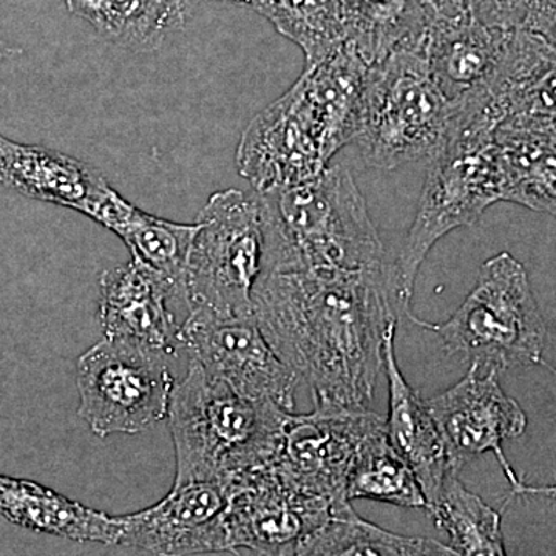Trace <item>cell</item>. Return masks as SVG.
Here are the masks:
<instances>
[{"mask_svg":"<svg viewBox=\"0 0 556 556\" xmlns=\"http://www.w3.org/2000/svg\"><path fill=\"white\" fill-rule=\"evenodd\" d=\"M254 313L270 346L305 380L321 409H368L397 320L387 268L263 270Z\"/></svg>","mask_w":556,"mask_h":556,"instance_id":"1","label":"cell"},{"mask_svg":"<svg viewBox=\"0 0 556 556\" xmlns=\"http://www.w3.org/2000/svg\"><path fill=\"white\" fill-rule=\"evenodd\" d=\"M496 130L481 94L455 102L448 137L430 159L415 222L397 258L387 268L394 313L413 316L417 273L434 244L452 230L473 225L486 208L503 201Z\"/></svg>","mask_w":556,"mask_h":556,"instance_id":"2","label":"cell"},{"mask_svg":"<svg viewBox=\"0 0 556 556\" xmlns=\"http://www.w3.org/2000/svg\"><path fill=\"white\" fill-rule=\"evenodd\" d=\"M265 233L263 270L386 269V251L350 170L327 166L299 185L255 192Z\"/></svg>","mask_w":556,"mask_h":556,"instance_id":"3","label":"cell"},{"mask_svg":"<svg viewBox=\"0 0 556 556\" xmlns=\"http://www.w3.org/2000/svg\"><path fill=\"white\" fill-rule=\"evenodd\" d=\"M292 412L241 396L190 361L175 383L169 420L177 473L174 484L232 481L276 463Z\"/></svg>","mask_w":556,"mask_h":556,"instance_id":"4","label":"cell"},{"mask_svg":"<svg viewBox=\"0 0 556 556\" xmlns=\"http://www.w3.org/2000/svg\"><path fill=\"white\" fill-rule=\"evenodd\" d=\"M424 43L393 51L368 70L353 144L376 169L431 159L448 137L455 102L434 79Z\"/></svg>","mask_w":556,"mask_h":556,"instance_id":"5","label":"cell"},{"mask_svg":"<svg viewBox=\"0 0 556 556\" xmlns=\"http://www.w3.org/2000/svg\"><path fill=\"white\" fill-rule=\"evenodd\" d=\"M417 327L441 338L448 354L478 371L503 372L544 364L547 325L525 265L510 252L486 260L477 285L448 320Z\"/></svg>","mask_w":556,"mask_h":556,"instance_id":"6","label":"cell"},{"mask_svg":"<svg viewBox=\"0 0 556 556\" xmlns=\"http://www.w3.org/2000/svg\"><path fill=\"white\" fill-rule=\"evenodd\" d=\"M185 276L189 314L251 317L263 273L265 233L257 195L215 192L199 214Z\"/></svg>","mask_w":556,"mask_h":556,"instance_id":"7","label":"cell"},{"mask_svg":"<svg viewBox=\"0 0 556 556\" xmlns=\"http://www.w3.org/2000/svg\"><path fill=\"white\" fill-rule=\"evenodd\" d=\"M167 358L104 336L76 362L80 419L100 438L142 433L163 422L175 388Z\"/></svg>","mask_w":556,"mask_h":556,"instance_id":"8","label":"cell"},{"mask_svg":"<svg viewBox=\"0 0 556 556\" xmlns=\"http://www.w3.org/2000/svg\"><path fill=\"white\" fill-rule=\"evenodd\" d=\"M334 155L324 119L299 78L248 124L236 163L255 192H268L316 178Z\"/></svg>","mask_w":556,"mask_h":556,"instance_id":"9","label":"cell"},{"mask_svg":"<svg viewBox=\"0 0 556 556\" xmlns=\"http://www.w3.org/2000/svg\"><path fill=\"white\" fill-rule=\"evenodd\" d=\"M181 342L190 361L241 396L294 409L299 375L270 346L255 316L189 314L181 325Z\"/></svg>","mask_w":556,"mask_h":556,"instance_id":"10","label":"cell"},{"mask_svg":"<svg viewBox=\"0 0 556 556\" xmlns=\"http://www.w3.org/2000/svg\"><path fill=\"white\" fill-rule=\"evenodd\" d=\"M332 504L292 489L273 466L230 481L225 530L228 552L295 555L311 532L327 521Z\"/></svg>","mask_w":556,"mask_h":556,"instance_id":"11","label":"cell"},{"mask_svg":"<svg viewBox=\"0 0 556 556\" xmlns=\"http://www.w3.org/2000/svg\"><path fill=\"white\" fill-rule=\"evenodd\" d=\"M380 419L369 409L314 408L309 415L291 413L273 467L292 489L334 506L348 500L346 482L354 457Z\"/></svg>","mask_w":556,"mask_h":556,"instance_id":"12","label":"cell"},{"mask_svg":"<svg viewBox=\"0 0 556 556\" xmlns=\"http://www.w3.org/2000/svg\"><path fill=\"white\" fill-rule=\"evenodd\" d=\"M497 378L500 372L468 367L464 379L427 404L444 438L452 466L460 470L473 457L495 453L515 492L522 481L508 464L503 444L525 434L527 416L521 405L504 393Z\"/></svg>","mask_w":556,"mask_h":556,"instance_id":"13","label":"cell"},{"mask_svg":"<svg viewBox=\"0 0 556 556\" xmlns=\"http://www.w3.org/2000/svg\"><path fill=\"white\" fill-rule=\"evenodd\" d=\"M230 481H189L172 485L163 500L123 515L118 546L148 555H200L228 552L225 511Z\"/></svg>","mask_w":556,"mask_h":556,"instance_id":"14","label":"cell"},{"mask_svg":"<svg viewBox=\"0 0 556 556\" xmlns=\"http://www.w3.org/2000/svg\"><path fill=\"white\" fill-rule=\"evenodd\" d=\"M0 185L27 199L73 208L109 230L129 204L89 164L42 146L13 141L2 134Z\"/></svg>","mask_w":556,"mask_h":556,"instance_id":"15","label":"cell"},{"mask_svg":"<svg viewBox=\"0 0 556 556\" xmlns=\"http://www.w3.org/2000/svg\"><path fill=\"white\" fill-rule=\"evenodd\" d=\"M500 127L556 134V47L529 28L507 36L500 64L484 89Z\"/></svg>","mask_w":556,"mask_h":556,"instance_id":"16","label":"cell"},{"mask_svg":"<svg viewBox=\"0 0 556 556\" xmlns=\"http://www.w3.org/2000/svg\"><path fill=\"white\" fill-rule=\"evenodd\" d=\"M178 299L167 278L131 258L100 278V324L105 338L129 340L175 357L181 350V325L167 308Z\"/></svg>","mask_w":556,"mask_h":556,"instance_id":"17","label":"cell"},{"mask_svg":"<svg viewBox=\"0 0 556 556\" xmlns=\"http://www.w3.org/2000/svg\"><path fill=\"white\" fill-rule=\"evenodd\" d=\"M396 324L391 321L383 343V369L387 372L388 417L386 419L387 434L394 450L404 457L405 463L415 471L428 508L437 503L445 479L456 470L450 463L444 438L427 401H422L415 388L399 368L396 357Z\"/></svg>","mask_w":556,"mask_h":556,"instance_id":"18","label":"cell"},{"mask_svg":"<svg viewBox=\"0 0 556 556\" xmlns=\"http://www.w3.org/2000/svg\"><path fill=\"white\" fill-rule=\"evenodd\" d=\"M510 30L489 27L470 13L430 21L426 54L434 79L452 102L484 90Z\"/></svg>","mask_w":556,"mask_h":556,"instance_id":"19","label":"cell"},{"mask_svg":"<svg viewBox=\"0 0 556 556\" xmlns=\"http://www.w3.org/2000/svg\"><path fill=\"white\" fill-rule=\"evenodd\" d=\"M0 517L33 532L67 538L76 543L118 546L123 536L119 517L93 510L38 482L3 475H0Z\"/></svg>","mask_w":556,"mask_h":556,"instance_id":"20","label":"cell"},{"mask_svg":"<svg viewBox=\"0 0 556 556\" xmlns=\"http://www.w3.org/2000/svg\"><path fill=\"white\" fill-rule=\"evenodd\" d=\"M495 141L503 201L556 215V134L500 127Z\"/></svg>","mask_w":556,"mask_h":556,"instance_id":"21","label":"cell"},{"mask_svg":"<svg viewBox=\"0 0 556 556\" xmlns=\"http://www.w3.org/2000/svg\"><path fill=\"white\" fill-rule=\"evenodd\" d=\"M65 5L102 38L137 53L159 50L188 16L177 0H65Z\"/></svg>","mask_w":556,"mask_h":556,"instance_id":"22","label":"cell"},{"mask_svg":"<svg viewBox=\"0 0 556 556\" xmlns=\"http://www.w3.org/2000/svg\"><path fill=\"white\" fill-rule=\"evenodd\" d=\"M348 43L369 67L393 51L426 40L430 16L424 0H342Z\"/></svg>","mask_w":556,"mask_h":556,"instance_id":"23","label":"cell"},{"mask_svg":"<svg viewBox=\"0 0 556 556\" xmlns=\"http://www.w3.org/2000/svg\"><path fill=\"white\" fill-rule=\"evenodd\" d=\"M295 555L456 556L430 538L397 535L358 517L351 501L336 503L324 525L300 543Z\"/></svg>","mask_w":556,"mask_h":556,"instance_id":"24","label":"cell"},{"mask_svg":"<svg viewBox=\"0 0 556 556\" xmlns=\"http://www.w3.org/2000/svg\"><path fill=\"white\" fill-rule=\"evenodd\" d=\"M350 501L368 500L405 508L427 510L415 471L399 455L387 434L386 419H380L362 441L346 482Z\"/></svg>","mask_w":556,"mask_h":556,"instance_id":"25","label":"cell"},{"mask_svg":"<svg viewBox=\"0 0 556 556\" xmlns=\"http://www.w3.org/2000/svg\"><path fill=\"white\" fill-rule=\"evenodd\" d=\"M248 7L300 47L305 67L327 60L348 42L342 0H251Z\"/></svg>","mask_w":556,"mask_h":556,"instance_id":"26","label":"cell"},{"mask_svg":"<svg viewBox=\"0 0 556 556\" xmlns=\"http://www.w3.org/2000/svg\"><path fill=\"white\" fill-rule=\"evenodd\" d=\"M457 473L459 471H452L445 479L428 515L434 519L438 529L447 533L448 546L456 555H506L500 511L467 490Z\"/></svg>","mask_w":556,"mask_h":556,"instance_id":"27","label":"cell"},{"mask_svg":"<svg viewBox=\"0 0 556 556\" xmlns=\"http://www.w3.org/2000/svg\"><path fill=\"white\" fill-rule=\"evenodd\" d=\"M137 258L170 281L177 298L185 300V276L190 248L199 232V223L182 225L129 207L112 230Z\"/></svg>","mask_w":556,"mask_h":556,"instance_id":"28","label":"cell"},{"mask_svg":"<svg viewBox=\"0 0 556 556\" xmlns=\"http://www.w3.org/2000/svg\"><path fill=\"white\" fill-rule=\"evenodd\" d=\"M533 0H466L468 13L481 24L515 30L526 24Z\"/></svg>","mask_w":556,"mask_h":556,"instance_id":"29","label":"cell"},{"mask_svg":"<svg viewBox=\"0 0 556 556\" xmlns=\"http://www.w3.org/2000/svg\"><path fill=\"white\" fill-rule=\"evenodd\" d=\"M514 495H543L556 500V484L544 486H529L522 484L515 490Z\"/></svg>","mask_w":556,"mask_h":556,"instance_id":"30","label":"cell"},{"mask_svg":"<svg viewBox=\"0 0 556 556\" xmlns=\"http://www.w3.org/2000/svg\"><path fill=\"white\" fill-rule=\"evenodd\" d=\"M20 54H22L21 49L11 47L9 43H5L0 39V62L13 60V58L20 56Z\"/></svg>","mask_w":556,"mask_h":556,"instance_id":"31","label":"cell"},{"mask_svg":"<svg viewBox=\"0 0 556 556\" xmlns=\"http://www.w3.org/2000/svg\"><path fill=\"white\" fill-rule=\"evenodd\" d=\"M179 5L182 7L186 11H188L190 5H193V3H200L203 2V0H177ZM223 2H230V3H237V5H249V2L251 0H223Z\"/></svg>","mask_w":556,"mask_h":556,"instance_id":"32","label":"cell"},{"mask_svg":"<svg viewBox=\"0 0 556 556\" xmlns=\"http://www.w3.org/2000/svg\"><path fill=\"white\" fill-rule=\"evenodd\" d=\"M552 371H554V372H555V375H556V371H555V369H552Z\"/></svg>","mask_w":556,"mask_h":556,"instance_id":"33","label":"cell"}]
</instances>
